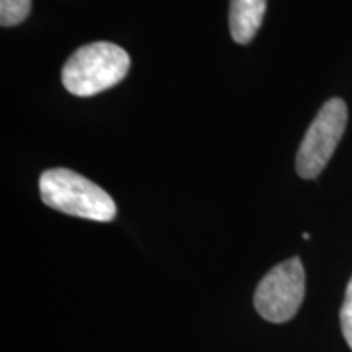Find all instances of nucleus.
Returning a JSON list of instances; mask_svg holds the SVG:
<instances>
[{
  "label": "nucleus",
  "instance_id": "7",
  "mask_svg": "<svg viewBox=\"0 0 352 352\" xmlns=\"http://www.w3.org/2000/svg\"><path fill=\"white\" fill-rule=\"evenodd\" d=\"M340 316H341V329H342V334H344V340L352 349V277L349 284H347L344 303H342L341 307Z\"/></svg>",
  "mask_w": 352,
  "mask_h": 352
},
{
  "label": "nucleus",
  "instance_id": "3",
  "mask_svg": "<svg viewBox=\"0 0 352 352\" xmlns=\"http://www.w3.org/2000/svg\"><path fill=\"white\" fill-rule=\"evenodd\" d=\"M347 107L341 98H331L321 107L298 147L296 168L303 179L318 176L346 131Z\"/></svg>",
  "mask_w": 352,
  "mask_h": 352
},
{
  "label": "nucleus",
  "instance_id": "1",
  "mask_svg": "<svg viewBox=\"0 0 352 352\" xmlns=\"http://www.w3.org/2000/svg\"><path fill=\"white\" fill-rule=\"evenodd\" d=\"M39 192L47 208L74 217L111 222L116 204L98 184L67 168L44 171L39 178Z\"/></svg>",
  "mask_w": 352,
  "mask_h": 352
},
{
  "label": "nucleus",
  "instance_id": "5",
  "mask_svg": "<svg viewBox=\"0 0 352 352\" xmlns=\"http://www.w3.org/2000/svg\"><path fill=\"white\" fill-rule=\"evenodd\" d=\"M266 12V0H230V33L233 41L248 44L258 33Z\"/></svg>",
  "mask_w": 352,
  "mask_h": 352
},
{
  "label": "nucleus",
  "instance_id": "4",
  "mask_svg": "<svg viewBox=\"0 0 352 352\" xmlns=\"http://www.w3.org/2000/svg\"><path fill=\"white\" fill-rule=\"evenodd\" d=\"M305 297V270L298 258L277 264L254 292V307L264 320L285 323L297 315Z\"/></svg>",
  "mask_w": 352,
  "mask_h": 352
},
{
  "label": "nucleus",
  "instance_id": "2",
  "mask_svg": "<svg viewBox=\"0 0 352 352\" xmlns=\"http://www.w3.org/2000/svg\"><path fill=\"white\" fill-rule=\"evenodd\" d=\"M129 67V54L118 44L91 43L69 57L63 67V83L72 95L94 96L118 85Z\"/></svg>",
  "mask_w": 352,
  "mask_h": 352
},
{
  "label": "nucleus",
  "instance_id": "6",
  "mask_svg": "<svg viewBox=\"0 0 352 352\" xmlns=\"http://www.w3.org/2000/svg\"><path fill=\"white\" fill-rule=\"evenodd\" d=\"M30 10L32 0H0V25H20L30 15Z\"/></svg>",
  "mask_w": 352,
  "mask_h": 352
}]
</instances>
